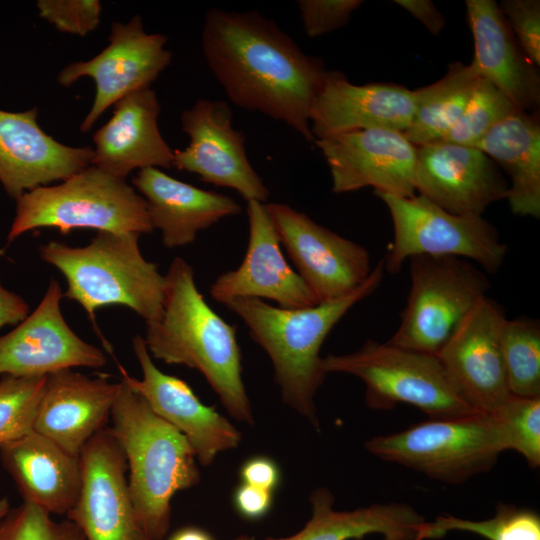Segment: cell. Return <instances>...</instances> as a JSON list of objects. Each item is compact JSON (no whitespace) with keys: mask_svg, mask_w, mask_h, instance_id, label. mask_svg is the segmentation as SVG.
<instances>
[{"mask_svg":"<svg viewBox=\"0 0 540 540\" xmlns=\"http://www.w3.org/2000/svg\"><path fill=\"white\" fill-rule=\"evenodd\" d=\"M209 69L237 106L281 121L315 142L310 109L327 70L257 11L211 8L202 30Z\"/></svg>","mask_w":540,"mask_h":540,"instance_id":"obj_1","label":"cell"},{"mask_svg":"<svg viewBox=\"0 0 540 540\" xmlns=\"http://www.w3.org/2000/svg\"><path fill=\"white\" fill-rule=\"evenodd\" d=\"M164 276L162 315L146 323L143 337L148 352L166 364L199 371L227 412L234 419L253 425L236 327L205 301L197 288L193 267L183 258H174Z\"/></svg>","mask_w":540,"mask_h":540,"instance_id":"obj_2","label":"cell"},{"mask_svg":"<svg viewBox=\"0 0 540 540\" xmlns=\"http://www.w3.org/2000/svg\"><path fill=\"white\" fill-rule=\"evenodd\" d=\"M384 272L382 260L352 293L310 307L284 309L251 298L224 304L241 318L252 339L269 356L283 401L316 428L314 399L327 375L321 367V347L344 315L378 288Z\"/></svg>","mask_w":540,"mask_h":540,"instance_id":"obj_3","label":"cell"},{"mask_svg":"<svg viewBox=\"0 0 540 540\" xmlns=\"http://www.w3.org/2000/svg\"><path fill=\"white\" fill-rule=\"evenodd\" d=\"M110 419L108 428L124 453L139 520L151 540H162L170 527L173 496L200 481L194 450L123 380Z\"/></svg>","mask_w":540,"mask_h":540,"instance_id":"obj_4","label":"cell"},{"mask_svg":"<svg viewBox=\"0 0 540 540\" xmlns=\"http://www.w3.org/2000/svg\"><path fill=\"white\" fill-rule=\"evenodd\" d=\"M140 234L100 231L83 247L51 241L41 245V259L67 282L64 297L78 302L96 327L95 312L109 305L135 311L146 323L163 312L165 276L139 248Z\"/></svg>","mask_w":540,"mask_h":540,"instance_id":"obj_5","label":"cell"},{"mask_svg":"<svg viewBox=\"0 0 540 540\" xmlns=\"http://www.w3.org/2000/svg\"><path fill=\"white\" fill-rule=\"evenodd\" d=\"M54 228L145 234L153 231L145 199L125 179L90 165L58 185L40 186L16 199L8 242L27 231Z\"/></svg>","mask_w":540,"mask_h":540,"instance_id":"obj_6","label":"cell"},{"mask_svg":"<svg viewBox=\"0 0 540 540\" xmlns=\"http://www.w3.org/2000/svg\"><path fill=\"white\" fill-rule=\"evenodd\" d=\"M328 373H345L365 385L366 404L375 410L407 403L429 419L453 418L477 412L461 396L436 355L394 344L367 340L358 350L322 357Z\"/></svg>","mask_w":540,"mask_h":540,"instance_id":"obj_7","label":"cell"},{"mask_svg":"<svg viewBox=\"0 0 540 540\" xmlns=\"http://www.w3.org/2000/svg\"><path fill=\"white\" fill-rule=\"evenodd\" d=\"M374 456L446 483H462L489 471L507 449L491 414L429 419L365 443Z\"/></svg>","mask_w":540,"mask_h":540,"instance_id":"obj_8","label":"cell"},{"mask_svg":"<svg viewBox=\"0 0 540 540\" xmlns=\"http://www.w3.org/2000/svg\"><path fill=\"white\" fill-rule=\"evenodd\" d=\"M411 286L400 324L388 340L396 346L437 355L461 319L490 288L487 273L453 256H415Z\"/></svg>","mask_w":540,"mask_h":540,"instance_id":"obj_9","label":"cell"},{"mask_svg":"<svg viewBox=\"0 0 540 540\" xmlns=\"http://www.w3.org/2000/svg\"><path fill=\"white\" fill-rule=\"evenodd\" d=\"M374 194L387 206L393 224L385 271L398 273L406 260L421 255L464 258L492 274L504 263L508 247L482 215L450 213L420 194Z\"/></svg>","mask_w":540,"mask_h":540,"instance_id":"obj_10","label":"cell"},{"mask_svg":"<svg viewBox=\"0 0 540 540\" xmlns=\"http://www.w3.org/2000/svg\"><path fill=\"white\" fill-rule=\"evenodd\" d=\"M281 245L318 303L355 291L372 272L362 245L316 223L287 204L265 203Z\"/></svg>","mask_w":540,"mask_h":540,"instance_id":"obj_11","label":"cell"},{"mask_svg":"<svg viewBox=\"0 0 540 540\" xmlns=\"http://www.w3.org/2000/svg\"><path fill=\"white\" fill-rule=\"evenodd\" d=\"M232 119V110L223 100L198 99L184 110L181 124L189 145L174 150L172 167L231 188L246 201L265 203L269 190L251 165L244 134L233 127Z\"/></svg>","mask_w":540,"mask_h":540,"instance_id":"obj_12","label":"cell"},{"mask_svg":"<svg viewBox=\"0 0 540 540\" xmlns=\"http://www.w3.org/2000/svg\"><path fill=\"white\" fill-rule=\"evenodd\" d=\"M108 40L98 55L69 64L57 78L65 87L82 77H90L96 84L94 102L80 126L82 132L90 130L124 96L149 88L171 62L172 54L165 48L167 37L146 33L139 15L126 24L114 22Z\"/></svg>","mask_w":540,"mask_h":540,"instance_id":"obj_13","label":"cell"},{"mask_svg":"<svg viewBox=\"0 0 540 540\" xmlns=\"http://www.w3.org/2000/svg\"><path fill=\"white\" fill-rule=\"evenodd\" d=\"M79 460L81 488L66 518L86 540H151L130 496L124 453L108 427L88 441Z\"/></svg>","mask_w":540,"mask_h":540,"instance_id":"obj_14","label":"cell"},{"mask_svg":"<svg viewBox=\"0 0 540 540\" xmlns=\"http://www.w3.org/2000/svg\"><path fill=\"white\" fill-rule=\"evenodd\" d=\"M506 318L495 300L484 297L436 355L464 400L480 413H494L512 395L500 343Z\"/></svg>","mask_w":540,"mask_h":540,"instance_id":"obj_15","label":"cell"},{"mask_svg":"<svg viewBox=\"0 0 540 540\" xmlns=\"http://www.w3.org/2000/svg\"><path fill=\"white\" fill-rule=\"evenodd\" d=\"M63 293L51 279L36 309L0 336V375L41 377L74 367L100 368L104 352L81 339L61 311Z\"/></svg>","mask_w":540,"mask_h":540,"instance_id":"obj_16","label":"cell"},{"mask_svg":"<svg viewBox=\"0 0 540 540\" xmlns=\"http://www.w3.org/2000/svg\"><path fill=\"white\" fill-rule=\"evenodd\" d=\"M330 170L334 193L364 187L398 197L416 194L417 146L403 132L373 128L315 140Z\"/></svg>","mask_w":540,"mask_h":540,"instance_id":"obj_17","label":"cell"},{"mask_svg":"<svg viewBox=\"0 0 540 540\" xmlns=\"http://www.w3.org/2000/svg\"><path fill=\"white\" fill-rule=\"evenodd\" d=\"M132 347L142 378L132 377L119 366L122 380L145 399L155 414L184 435L202 466L211 465L219 453L239 446V430L215 408L203 404L184 380L162 372L142 336L132 339Z\"/></svg>","mask_w":540,"mask_h":540,"instance_id":"obj_18","label":"cell"},{"mask_svg":"<svg viewBox=\"0 0 540 540\" xmlns=\"http://www.w3.org/2000/svg\"><path fill=\"white\" fill-rule=\"evenodd\" d=\"M414 186L418 194L459 215H482L490 204L506 199L509 188L484 152L445 141L417 146Z\"/></svg>","mask_w":540,"mask_h":540,"instance_id":"obj_19","label":"cell"},{"mask_svg":"<svg viewBox=\"0 0 540 540\" xmlns=\"http://www.w3.org/2000/svg\"><path fill=\"white\" fill-rule=\"evenodd\" d=\"M249 240L238 268L219 275L210 296L226 304L237 298L268 299L281 308L297 309L318 304L299 274L288 264L265 203L247 201Z\"/></svg>","mask_w":540,"mask_h":540,"instance_id":"obj_20","label":"cell"},{"mask_svg":"<svg viewBox=\"0 0 540 540\" xmlns=\"http://www.w3.org/2000/svg\"><path fill=\"white\" fill-rule=\"evenodd\" d=\"M36 107L0 110V183L17 199L25 192L63 181L92 165L93 148L64 145L37 122Z\"/></svg>","mask_w":540,"mask_h":540,"instance_id":"obj_21","label":"cell"},{"mask_svg":"<svg viewBox=\"0 0 540 540\" xmlns=\"http://www.w3.org/2000/svg\"><path fill=\"white\" fill-rule=\"evenodd\" d=\"M415 113L412 90L394 83L356 85L339 71L326 73L310 109L315 140L336 134L382 128L405 132Z\"/></svg>","mask_w":540,"mask_h":540,"instance_id":"obj_22","label":"cell"},{"mask_svg":"<svg viewBox=\"0 0 540 540\" xmlns=\"http://www.w3.org/2000/svg\"><path fill=\"white\" fill-rule=\"evenodd\" d=\"M120 386L106 375L90 377L72 369L47 375L33 430L79 457L106 428Z\"/></svg>","mask_w":540,"mask_h":540,"instance_id":"obj_23","label":"cell"},{"mask_svg":"<svg viewBox=\"0 0 540 540\" xmlns=\"http://www.w3.org/2000/svg\"><path fill=\"white\" fill-rule=\"evenodd\" d=\"M114 107L110 120L93 135L92 165L122 179L134 169L171 168L174 150L158 127L156 92L150 87L135 91Z\"/></svg>","mask_w":540,"mask_h":540,"instance_id":"obj_24","label":"cell"},{"mask_svg":"<svg viewBox=\"0 0 540 540\" xmlns=\"http://www.w3.org/2000/svg\"><path fill=\"white\" fill-rule=\"evenodd\" d=\"M132 183L145 199L151 225L160 230L167 248L189 245L200 231L242 211L233 198L180 181L159 168L139 170Z\"/></svg>","mask_w":540,"mask_h":540,"instance_id":"obj_25","label":"cell"},{"mask_svg":"<svg viewBox=\"0 0 540 540\" xmlns=\"http://www.w3.org/2000/svg\"><path fill=\"white\" fill-rule=\"evenodd\" d=\"M474 40L475 64L481 77L504 93L520 110L534 113L540 105V76L520 48L498 4L466 0Z\"/></svg>","mask_w":540,"mask_h":540,"instance_id":"obj_26","label":"cell"},{"mask_svg":"<svg viewBox=\"0 0 540 540\" xmlns=\"http://www.w3.org/2000/svg\"><path fill=\"white\" fill-rule=\"evenodd\" d=\"M0 458L23 502L51 515H66L81 488V467L75 456L32 430L0 444Z\"/></svg>","mask_w":540,"mask_h":540,"instance_id":"obj_27","label":"cell"},{"mask_svg":"<svg viewBox=\"0 0 540 540\" xmlns=\"http://www.w3.org/2000/svg\"><path fill=\"white\" fill-rule=\"evenodd\" d=\"M312 516L296 534L265 540H350L379 534L383 540H417L425 518L407 503H376L351 511L333 509L334 496L324 487L310 496ZM234 540H255L239 536Z\"/></svg>","mask_w":540,"mask_h":540,"instance_id":"obj_28","label":"cell"},{"mask_svg":"<svg viewBox=\"0 0 540 540\" xmlns=\"http://www.w3.org/2000/svg\"><path fill=\"white\" fill-rule=\"evenodd\" d=\"M509 177L506 199L513 214L540 216V121L518 111L491 128L475 145Z\"/></svg>","mask_w":540,"mask_h":540,"instance_id":"obj_29","label":"cell"},{"mask_svg":"<svg viewBox=\"0 0 540 540\" xmlns=\"http://www.w3.org/2000/svg\"><path fill=\"white\" fill-rule=\"evenodd\" d=\"M479 78L472 61H457L441 79L414 90L415 113L404 136L415 146L442 141L463 113Z\"/></svg>","mask_w":540,"mask_h":540,"instance_id":"obj_30","label":"cell"},{"mask_svg":"<svg viewBox=\"0 0 540 540\" xmlns=\"http://www.w3.org/2000/svg\"><path fill=\"white\" fill-rule=\"evenodd\" d=\"M500 343L510 393L525 398L540 397L539 320L506 318Z\"/></svg>","mask_w":540,"mask_h":540,"instance_id":"obj_31","label":"cell"},{"mask_svg":"<svg viewBox=\"0 0 540 540\" xmlns=\"http://www.w3.org/2000/svg\"><path fill=\"white\" fill-rule=\"evenodd\" d=\"M452 531L469 532L487 540H540V517L528 509L498 504L494 516L485 520L440 515L434 521H425L417 540L439 539Z\"/></svg>","mask_w":540,"mask_h":540,"instance_id":"obj_32","label":"cell"},{"mask_svg":"<svg viewBox=\"0 0 540 540\" xmlns=\"http://www.w3.org/2000/svg\"><path fill=\"white\" fill-rule=\"evenodd\" d=\"M518 111L504 93L480 76L463 113L442 141L475 147L491 128Z\"/></svg>","mask_w":540,"mask_h":540,"instance_id":"obj_33","label":"cell"},{"mask_svg":"<svg viewBox=\"0 0 540 540\" xmlns=\"http://www.w3.org/2000/svg\"><path fill=\"white\" fill-rule=\"evenodd\" d=\"M46 376L0 379V444L33 430Z\"/></svg>","mask_w":540,"mask_h":540,"instance_id":"obj_34","label":"cell"},{"mask_svg":"<svg viewBox=\"0 0 540 540\" xmlns=\"http://www.w3.org/2000/svg\"><path fill=\"white\" fill-rule=\"evenodd\" d=\"M491 415L497 420L507 449L520 453L528 465H540V397L511 395Z\"/></svg>","mask_w":540,"mask_h":540,"instance_id":"obj_35","label":"cell"},{"mask_svg":"<svg viewBox=\"0 0 540 540\" xmlns=\"http://www.w3.org/2000/svg\"><path fill=\"white\" fill-rule=\"evenodd\" d=\"M0 540H86L69 519L55 520L45 510L23 502L0 520Z\"/></svg>","mask_w":540,"mask_h":540,"instance_id":"obj_36","label":"cell"},{"mask_svg":"<svg viewBox=\"0 0 540 540\" xmlns=\"http://www.w3.org/2000/svg\"><path fill=\"white\" fill-rule=\"evenodd\" d=\"M37 7L57 30L80 36L96 29L102 11L98 0H39Z\"/></svg>","mask_w":540,"mask_h":540,"instance_id":"obj_37","label":"cell"},{"mask_svg":"<svg viewBox=\"0 0 540 540\" xmlns=\"http://www.w3.org/2000/svg\"><path fill=\"white\" fill-rule=\"evenodd\" d=\"M520 48L540 66V1L503 0L498 4Z\"/></svg>","mask_w":540,"mask_h":540,"instance_id":"obj_38","label":"cell"},{"mask_svg":"<svg viewBox=\"0 0 540 540\" xmlns=\"http://www.w3.org/2000/svg\"><path fill=\"white\" fill-rule=\"evenodd\" d=\"M361 4L360 0H300L297 2L304 31L311 38L343 27Z\"/></svg>","mask_w":540,"mask_h":540,"instance_id":"obj_39","label":"cell"},{"mask_svg":"<svg viewBox=\"0 0 540 540\" xmlns=\"http://www.w3.org/2000/svg\"><path fill=\"white\" fill-rule=\"evenodd\" d=\"M233 500L241 516L249 520H257L269 512L273 496L270 491L242 483L236 488Z\"/></svg>","mask_w":540,"mask_h":540,"instance_id":"obj_40","label":"cell"},{"mask_svg":"<svg viewBox=\"0 0 540 540\" xmlns=\"http://www.w3.org/2000/svg\"><path fill=\"white\" fill-rule=\"evenodd\" d=\"M240 477L245 484L273 492L279 484L280 471L272 459L256 456L242 465Z\"/></svg>","mask_w":540,"mask_h":540,"instance_id":"obj_41","label":"cell"},{"mask_svg":"<svg viewBox=\"0 0 540 540\" xmlns=\"http://www.w3.org/2000/svg\"><path fill=\"white\" fill-rule=\"evenodd\" d=\"M414 18L419 20L434 35H438L445 25L442 13L430 0H396L394 1Z\"/></svg>","mask_w":540,"mask_h":540,"instance_id":"obj_42","label":"cell"},{"mask_svg":"<svg viewBox=\"0 0 540 540\" xmlns=\"http://www.w3.org/2000/svg\"><path fill=\"white\" fill-rule=\"evenodd\" d=\"M29 314V305L18 294L6 289L0 281V328L15 325Z\"/></svg>","mask_w":540,"mask_h":540,"instance_id":"obj_43","label":"cell"},{"mask_svg":"<svg viewBox=\"0 0 540 540\" xmlns=\"http://www.w3.org/2000/svg\"><path fill=\"white\" fill-rule=\"evenodd\" d=\"M168 540H213V538L200 528L184 527L177 530Z\"/></svg>","mask_w":540,"mask_h":540,"instance_id":"obj_44","label":"cell"},{"mask_svg":"<svg viewBox=\"0 0 540 540\" xmlns=\"http://www.w3.org/2000/svg\"><path fill=\"white\" fill-rule=\"evenodd\" d=\"M11 509L9 500L7 497L0 498V520L8 513Z\"/></svg>","mask_w":540,"mask_h":540,"instance_id":"obj_45","label":"cell"}]
</instances>
